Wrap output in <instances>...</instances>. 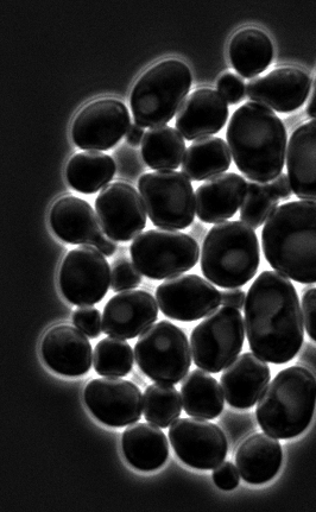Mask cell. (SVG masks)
Segmentation results:
<instances>
[{"mask_svg":"<svg viewBox=\"0 0 316 512\" xmlns=\"http://www.w3.org/2000/svg\"><path fill=\"white\" fill-rule=\"evenodd\" d=\"M261 248L256 232L243 221L213 226L202 244L201 271L214 286L238 289L257 274Z\"/></svg>","mask_w":316,"mask_h":512,"instance_id":"obj_5","label":"cell"},{"mask_svg":"<svg viewBox=\"0 0 316 512\" xmlns=\"http://www.w3.org/2000/svg\"><path fill=\"white\" fill-rule=\"evenodd\" d=\"M182 412V398L179 391L170 384L149 385L143 396V414L149 423L168 428L179 419Z\"/></svg>","mask_w":316,"mask_h":512,"instance_id":"obj_32","label":"cell"},{"mask_svg":"<svg viewBox=\"0 0 316 512\" xmlns=\"http://www.w3.org/2000/svg\"><path fill=\"white\" fill-rule=\"evenodd\" d=\"M271 372L255 353H244L227 366L221 376L225 400L236 409H250L268 388Z\"/></svg>","mask_w":316,"mask_h":512,"instance_id":"obj_21","label":"cell"},{"mask_svg":"<svg viewBox=\"0 0 316 512\" xmlns=\"http://www.w3.org/2000/svg\"><path fill=\"white\" fill-rule=\"evenodd\" d=\"M307 113L309 117L316 119V79L312 88L311 99L308 101Z\"/></svg>","mask_w":316,"mask_h":512,"instance_id":"obj_44","label":"cell"},{"mask_svg":"<svg viewBox=\"0 0 316 512\" xmlns=\"http://www.w3.org/2000/svg\"><path fill=\"white\" fill-rule=\"evenodd\" d=\"M116 170V162L111 156L97 151H85L75 154L69 160L66 178L74 191L94 194L110 185Z\"/></svg>","mask_w":316,"mask_h":512,"instance_id":"obj_30","label":"cell"},{"mask_svg":"<svg viewBox=\"0 0 316 512\" xmlns=\"http://www.w3.org/2000/svg\"><path fill=\"white\" fill-rule=\"evenodd\" d=\"M245 334V322L239 309L227 306L216 309L192 332L194 364L210 374H219L242 352Z\"/></svg>","mask_w":316,"mask_h":512,"instance_id":"obj_10","label":"cell"},{"mask_svg":"<svg viewBox=\"0 0 316 512\" xmlns=\"http://www.w3.org/2000/svg\"><path fill=\"white\" fill-rule=\"evenodd\" d=\"M93 366L103 377L128 376L134 368V351L122 339H103L94 349Z\"/></svg>","mask_w":316,"mask_h":512,"instance_id":"obj_33","label":"cell"},{"mask_svg":"<svg viewBox=\"0 0 316 512\" xmlns=\"http://www.w3.org/2000/svg\"><path fill=\"white\" fill-rule=\"evenodd\" d=\"M41 352L48 368L66 377L86 375L93 362L90 340L78 328L69 325L50 328L44 334Z\"/></svg>","mask_w":316,"mask_h":512,"instance_id":"obj_19","label":"cell"},{"mask_svg":"<svg viewBox=\"0 0 316 512\" xmlns=\"http://www.w3.org/2000/svg\"><path fill=\"white\" fill-rule=\"evenodd\" d=\"M270 185L273 187V191L277 195L278 199L288 200L292 198L293 189L292 186H290L288 175L283 173L278 175Z\"/></svg>","mask_w":316,"mask_h":512,"instance_id":"obj_40","label":"cell"},{"mask_svg":"<svg viewBox=\"0 0 316 512\" xmlns=\"http://www.w3.org/2000/svg\"><path fill=\"white\" fill-rule=\"evenodd\" d=\"M316 407V378L302 366L278 374L258 400V425L273 438L294 439L311 426Z\"/></svg>","mask_w":316,"mask_h":512,"instance_id":"obj_4","label":"cell"},{"mask_svg":"<svg viewBox=\"0 0 316 512\" xmlns=\"http://www.w3.org/2000/svg\"><path fill=\"white\" fill-rule=\"evenodd\" d=\"M186 154V143L178 130L168 125L156 126L145 132L142 157L154 170H176Z\"/></svg>","mask_w":316,"mask_h":512,"instance_id":"obj_31","label":"cell"},{"mask_svg":"<svg viewBox=\"0 0 316 512\" xmlns=\"http://www.w3.org/2000/svg\"><path fill=\"white\" fill-rule=\"evenodd\" d=\"M283 452L280 441L267 433L246 439L236 453V465L246 483L262 485L280 472Z\"/></svg>","mask_w":316,"mask_h":512,"instance_id":"obj_25","label":"cell"},{"mask_svg":"<svg viewBox=\"0 0 316 512\" xmlns=\"http://www.w3.org/2000/svg\"><path fill=\"white\" fill-rule=\"evenodd\" d=\"M218 92L227 103L236 105L245 98L246 85L242 77L235 73H224L217 82Z\"/></svg>","mask_w":316,"mask_h":512,"instance_id":"obj_37","label":"cell"},{"mask_svg":"<svg viewBox=\"0 0 316 512\" xmlns=\"http://www.w3.org/2000/svg\"><path fill=\"white\" fill-rule=\"evenodd\" d=\"M311 88L312 79L306 72L295 67H284L275 69L265 77L252 79L246 85V96L270 110L288 113L306 103Z\"/></svg>","mask_w":316,"mask_h":512,"instance_id":"obj_18","label":"cell"},{"mask_svg":"<svg viewBox=\"0 0 316 512\" xmlns=\"http://www.w3.org/2000/svg\"><path fill=\"white\" fill-rule=\"evenodd\" d=\"M132 263L150 280L162 281L193 269L200 248L192 236L173 230H149L131 244Z\"/></svg>","mask_w":316,"mask_h":512,"instance_id":"obj_8","label":"cell"},{"mask_svg":"<svg viewBox=\"0 0 316 512\" xmlns=\"http://www.w3.org/2000/svg\"><path fill=\"white\" fill-rule=\"evenodd\" d=\"M245 179L236 173L214 176L197 189L195 210L206 224H219L236 216L246 192Z\"/></svg>","mask_w":316,"mask_h":512,"instance_id":"obj_23","label":"cell"},{"mask_svg":"<svg viewBox=\"0 0 316 512\" xmlns=\"http://www.w3.org/2000/svg\"><path fill=\"white\" fill-rule=\"evenodd\" d=\"M122 448L125 459L138 471L161 469L169 458L168 439L153 423H136L125 429Z\"/></svg>","mask_w":316,"mask_h":512,"instance_id":"obj_26","label":"cell"},{"mask_svg":"<svg viewBox=\"0 0 316 512\" xmlns=\"http://www.w3.org/2000/svg\"><path fill=\"white\" fill-rule=\"evenodd\" d=\"M287 169L296 197L316 202V119L301 125L290 137Z\"/></svg>","mask_w":316,"mask_h":512,"instance_id":"obj_24","label":"cell"},{"mask_svg":"<svg viewBox=\"0 0 316 512\" xmlns=\"http://www.w3.org/2000/svg\"><path fill=\"white\" fill-rule=\"evenodd\" d=\"M227 143L239 172L250 181L268 183L282 174L287 154V130L273 110L246 103L233 113Z\"/></svg>","mask_w":316,"mask_h":512,"instance_id":"obj_2","label":"cell"},{"mask_svg":"<svg viewBox=\"0 0 316 512\" xmlns=\"http://www.w3.org/2000/svg\"><path fill=\"white\" fill-rule=\"evenodd\" d=\"M229 119V105L212 88H199L189 94L176 115V129L187 141L218 134Z\"/></svg>","mask_w":316,"mask_h":512,"instance_id":"obj_20","label":"cell"},{"mask_svg":"<svg viewBox=\"0 0 316 512\" xmlns=\"http://www.w3.org/2000/svg\"><path fill=\"white\" fill-rule=\"evenodd\" d=\"M231 166V151L224 139L206 137L197 139L186 150L182 172L193 181H205L224 174Z\"/></svg>","mask_w":316,"mask_h":512,"instance_id":"obj_29","label":"cell"},{"mask_svg":"<svg viewBox=\"0 0 316 512\" xmlns=\"http://www.w3.org/2000/svg\"><path fill=\"white\" fill-rule=\"evenodd\" d=\"M270 267L302 284L316 283V202H287L271 214L262 231Z\"/></svg>","mask_w":316,"mask_h":512,"instance_id":"obj_3","label":"cell"},{"mask_svg":"<svg viewBox=\"0 0 316 512\" xmlns=\"http://www.w3.org/2000/svg\"><path fill=\"white\" fill-rule=\"evenodd\" d=\"M131 117L128 107L118 99L92 101L73 120L72 138L82 150H109L128 134Z\"/></svg>","mask_w":316,"mask_h":512,"instance_id":"obj_12","label":"cell"},{"mask_svg":"<svg viewBox=\"0 0 316 512\" xmlns=\"http://www.w3.org/2000/svg\"><path fill=\"white\" fill-rule=\"evenodd\" d=\"M149 219L158 229L185 230L195 213L194 189L187 176L175 170L144 174L138 181Z\"/></svg>","mask_w":316,"mask_h":512,"instance_id":"obj_9","label":"cell"},{"mask_svg":"<svg viewBox=\"0 0 316 512\" xmlns=\"http://www.w3.org/2000/svg\"><path fill=\"white\" fill-rule=\"evenodd\" d=\"M182 407L187 415L213 420L223 413L225 396L216 378L204 370H194L181 385Z\"/></svg>","mask_w":316,"mask_h":512,"instance_id":"obj_28","label":"cell"},{"mask_svg":"<svg viewBox=\"0 0 316 512\" xmlns=\"http://www.w3.org/2000/svg\"><path fill=\"white\" fill-rule=\"evenodd\" d=\"M240 474L232 463L220 464L213 472V482L220 490L232 491L239 485Z\"/></svg>","mask_w":316,"mask_h":512,"instance_id":"obj_38","label":"cell"},{"mask_svg":"<svg viewBox=\"0 0 316 512\" xmlns=\"http://www.w3.org/2000/svg\"><path fill=\"white\" fill-rule=\"evenodd\" d=\"M94 246H96V249L99 250L101 254L107 257L115 255V252L117 251L116 240L111 238H100Z\"/></svg>","mask_w":316,"mask_h":512,"instance_id":"obj_43","label":"cell"},{"mask_svg":"<svg viewBox=\"0 0 316 512\" xmlns=\"http://www.w3.org/2000/svg\"><path fill=\"white\" fill-rule=\"evenodd\" d=\"M278 202L280 199L269 183L250 181L246 185L240 219L252 229H258L276 211Z\"/></svg>","mask_w":316,"mask_h":512,"instance_id":"obj_34","label":"cell"},{"mask_svg":"<svg viewBox=\"0 0 316 512\" xmlns=\"http://www.w3.org/2000/svg\"><path fill=\"white\" fill-rule=\"evenodd\" d=\"M156 299L170 319L192 322L210 315L221 305V293L198 275L169 278L157 288Z\"/></svg>","mask_w":316,"mask_h":512,"instance_id":"obj_16","label":"cell"},{"mask_svg":"<svg viewBox=\"0 0 316 512\" xmlns=\"http://www.w3.org/2000/svg\"><path fill=\"white\" fill-rule=\"evenodd\" d=\"M73 324L91 339H96L103 331V321L97 308L79 307L73 313Z\"/></svg>","mask_w":316,"mask_h":512,"instance_id":"obj_36","label":"cell"},{"mask_svg":"<svg viewBox=\"0 0 316 512\" xmlns=\"http://www.w3.org/2000/svg\"><path fill=\"white\" fill-rule=\"evenodd\" d=\"M303 325L309 338L316 343V288L309 289L302 297Z\"/></svg>","mask_w":316,"mask_h":512,"instance_id":"obj_39","label":"cell"},{"mask_svg":"<svg viewBox=\"0 0 316 512\" xmlns=\"http://www.w3.org/2000/svg\"><path fill=\"white\" fill-rule=\"evenodd\" d=\"M144 135L145 131L142 126H139L136 123L131 124L128 134H126V142H128L131 147H138V145L143 142Z\"/></svg>","mask_w":316,"mask_h":512,"instance_id":"obj_42","label":"cell"},{"mask_svg":"<svg viewBox=\"0 0 316 512\" xmlns=\"http://www.w3.org/2000/svg\"><path fill=\"white\" fill-rule=\"evenodd\" d=\"M111 271V288L115 293L132 290L142 283V275L129 259L119 258L113 262Z\"/></svg>","mask_w":316,"mask_h":512,"instance_id":"obj_35","label":"cell"},{"mask_svg":"<svg viewBox=\"0 0 316 512\" xmlns=\"http://www.w3.org/2000/svg\"><path fill=\"white\" fill-rule=\"evenodd\" d=\"M84 400L97 420L113 428L136 423L143 412L141 390L119 377L93 379L86 385Z\"/></svg>","mask_w":316,"mask_h":512,"instance_id":"obj_15","label":"cell"},{"mask_svg":"<svg viewBox=\"0 0 316 512\" xmlns=\"http://www.w3.org/2000/svg\"><path fill=\"white\" fill-rule=\"evenodd\" d=\"M244 316L250 349L264 362L287 364L300 352L305 325L288 277L277 271L259 275L246 294Z\"/></svg>","mask_w":316,"mask_h":512,"instance_id":"obj_1","label":"cell"},{"mask_svg":"<svg viewBox=\"0 0 316 512\" xmlns=\"http://www.w3.org/2000/svg\"><path fill=\"white\" fill-rule=\"evenodd\" d=\"M169 440L182 463L197 470H214L229 450L226 435L204 419H179L169 428Z\"/></svg>","mask_w":316,"mask_h":512,"instance_id":"obj_13","label":"cell"},{"mask_svg":"<svg viewBox=\"0 0 316 512\" xmlns=\"http://www.w3.org/2000/svg\"><path fill=\"white\" fill-rule=\"evenodd\" d=\"M49 223L55 235L73 245H96L104 237L103 227L92 206L84 199L67 195L52 207Z\"/></svg>","mask_w":316,"mask_h":512,"instance_id":"obj_22","label":"cell"},{"mask_svg":"<svg viewBox=\"0 0 316 512\" xmlns=\"http://www.w3.org/2000/svg\"><path fill=\"white\" fill-rule=\"evenodd\" d=\"M192 81L191 69L181 60L167 59L150 67L131 91L135 123L150 129L168 124L188 97Z\"/></svg>","mask_w":316,"mask_h":512,"instance_id":"obj_6","label":"cell"},{"mask_svg":"<svg viewBox=\"0 0 316 512\" xmlns=\"http://www.w3.org/2000/svg\"><path fill=\"white\" fill-rule=\"evenodd\" d=\"M230 61L240 77L251 79L267 71L274 60V44L261 29L245 28L232 37Z\"/></svg>","mask_w":316,"mask_h":512,"instance_id":"obj_27","label":"cell"},{"mask_svg":"<svg viewBox=\"0 0 316 512\" xmlns=\"http://www.w3.org/2000/svg\"><path fill=\"white\" fill-rule=\"evenodd\" d=\"M96 211L105 235L116 242L136 239L147 226L141 194L123 181L110 183L99 193Z\"/></svg>","mask_w":316,"mask_h":512,"instance_id":"obj_14","label":"cell"},{"mask_svg":"<svg viewBox=\"0 0 316 512\" xmlns=\"http://www.w3.org/2000/svg\"><path fill=\"white\" fill-rule=\"evenodd\" d=\"M158 318L155 297L144 290H126L106 303L103 332L109 337L130 340L147 331Z\"/></svg>","mask_w":316,"mask_h":512,"instance_id":"obj_17","label":"cell"},{"mask_svg":"<svg viewBox=\"0 0 316 512\" xmlns=\"http://www.w3.org/2000/svg\"><path fill=\"white\" fill-rule=\"evenodd\" d=\"M246 294L240 289L225 290L221 293V302L224 306L242 309L245 305Z\"/></svg>","mask_w":316,"mask_h":512,"instance_id":"obj_41","label":"cell"},{"mask_svg":"<svg viewBox=\"0 0 316 512\" xmlns=\"http://www.w3.org/2000/svg\"><path fill=\"white\" fill-rule=\"evenodd\" d=\"M59 284L63 297L72 305L93 306L109 292L111 267L99 250L82 245L63 259Z\"/></svg>","mask_w":316,"mask_h":512,"instance_id":"obj_11","label":"cell"},{"mask_svg":"<svg viewBox=\"0 0 316 512\" xmlns=\"http://www.w3.org/2000/svg\"><path fill=\"white\" fill-rule=\"evenodd\" d=\"M191 347L180 327L160 321L139 335L135 358L143 374L156 383L179 384L192 365Z\"/></svg>","mask_w":316,"mask_h":512,"instance_id":"obj_7","label":"cell"}]
</instances>
